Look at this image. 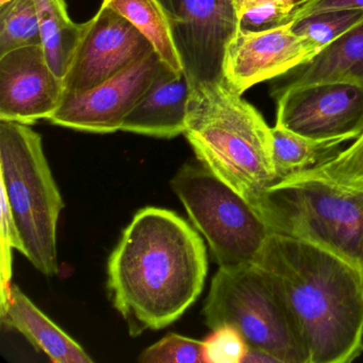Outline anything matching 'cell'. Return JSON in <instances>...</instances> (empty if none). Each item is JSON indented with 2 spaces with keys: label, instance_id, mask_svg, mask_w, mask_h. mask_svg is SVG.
Wrapping results in <instances>:
<instances>
[{
  "label": "cell",
  "instance_id": "cell-1",
  "mask_svg": "<svg viewBox=\"0 0 363 363\" xmlns=\"http://www.w3.org/2000/svg\"><path fill=\"white\" fill-rule=\"evenodd\" d=\"M107 288L133 337L159 330L197 301L208 273L199 231L171 210L138 211L110 255Z\"/></svg>",
  "mask_w": 363,
  "mask_h": 363
},
{
  "label": "cell",
  "instance_id": "cell-2",
  "mask_svg": "<svg viewBox=\"0 0 363 363\" xmlns=\"http://www.w3.org/2000/svg\"><path fill=\"white\" fill-rule=\"evenodd\" d=\"M255 264L267 272L294 314L309 363H350L363 352V280L333 252L271 233Z\"/></svg>",
  "mask_w": 363,
  "mask_h": 363
},
{
  "label": "cell",
  "instance_id": "cell-3",
  "mask_svg": "<svg viewBox=\"0 0 363 363\" xmlns=\"http://www.w3.org/2000/svg\"><path fill=\"white\" fill-rule=\"evenodd\" d=\"M184 135L201 164L252 208L277 184L271 127L224 78L192 82Z\"/></svg>",
  "mask_w": 363,
  "mask_h": 363
},
{
  "label": "cell",
  "instance_id": "cell-4",
  "mask_svg": "<svg viewBox=\"0 0 363 363\" xmlns=\"http://www.w3.org/2000/svg\"><path fill=\"white\" fill-rule=\"evenodd\" d=\"M254 210L272 233L333 252L363 280V189L289 178L269 186Z\"/></svg>",
  "mask_w": 363,
  "mask_h": 363
},
{
  "label": "cell",
  "instance_id": "cell-5",
  "mask_svg": "<svg viewBox=\"0 0 363 363\" xmlns=\"http://www.w3.org/2000/svg\"><path fill=\"white\" fill-rule=\"evenodd\" d=\"M0 174L22 254L44 275H56L57 227L65 203L42 137L30 125L0 121Z\"/></svg>",
  "mask_w": 363,
  "mask_h": 363
},
{
  "label": "cell",
  "instance_id": "cell-6",
  "mask_svg": "<svg viewBox=\"0 0 363 363\" xmlns=\"http://www.w3.org/2000/svg\"><path fill=\"white\" fill-rule=\"evenodd\" d=\"M210 329H237L248 348L262 350L279 363H309L301 327L273 278L256 264L220 267L212 278L203 309Z\"/></svg>",
  "mask_w": 363,
  "mask_h": 363
},
{
  "label": "cell",
  "instance_id": "cell-7",
  "mask_svg": "<svg viewBox=\"0 0 363 363\" xmlns=\"http://www.w3.org/2000/svg\"><path fill=\"white\" fill-rule=\"evenodd\" d=\"M171 188L218 267L256 263L272 233L239 193L201 164L184 165L171 180Z\"/></svg>",
  "mask_w": 363,
  "mask_h": 363
},
{
  "label": "cell",
  "instance_id": "cell-8",
  "mask_svg": "<svg viewBox=\"0 0 363 363\" xmlns=\"http://www.w3.org/2000/svg\"><path fill=\"white\" fill-rule=\"evenodd\" d=\"M192 82L222 79L225 50L239 29L233 0H159Z\"/></svg>",
  "mask_w": 363,
  "mask_h": 363
},
{
  "label": "cell",
  "instance_id": "cell-9",
  "mask_svg": "<svg viewBox=\"0 0 363 363\" xmlns=\"http://www.w3.org/2000/svg\"><path fill=\"white\" fill-rule=\"evenodd\" d=\"M276 126L315 141L347 142L363 133V86L322 82L275 97Z\"/></svg>",
  "mask_w": 363,
  "mask_h": 363
},
{
  "label": "cell",
  "instance_id": "cell-10",
  "mask_svg": "<svg viewBox=\"0 0 363 363\" xmlns=\"http://www.w3.org/2000/svg\"><path fill=\"white\" fill-rule=\"evenodd\" d=\"M150 42L124 16L101 4L84 23V33L65 74V94L103 84L154 52Z\"/></svg>",
  "mask_w": 363,
  "mask_h": 363
},
{
  "label": "cell",
  "instance_id": "cell-11",
  "mask_svg": "<svg viewBox=\"0 0 363 363\" xmlns=\"http://www.w3.org/2000/svg\"><path fill=\"white\" fill-rule=\"evenodd\" d=\"M160 63V57L154 52L94 88L65 94L48 122L101 135L121 130L147 92Z\"/></svg>",
  "mask_w": 363,
  "mask_h": 363
},
{
  "label": "cell",
  "instance_id": "cell-12",
  "mask_svg": "<svg viewBox=\"0 0 363 363\" xmlns=\"http://www.w3.org/2000/svg\"><path fill=\"white\" fill-rule=\"evenodd\" d=\"M318 52L310 40L295 33L293 22L261 31L238 29L225 50L223 77L243 95L310 62Z\"/></svg>",
  "mask_w": 363,
  "mask_h": 363
},
{
  "label": "cell",
  "instance_id": "cell-13",
  "mask_svg": "<svg viewBox=\"0 0 363 363\" xmlns=\"http://www.w3.org/2000/svg\"><path fill=\"white\" fill-rule=\"evenodd\" d=\"M65 96V82L50 69L43 46L0 56V121L30 126L48 121Z\"/></svg>",
  "mask_w": 363,
  "mask_h": 363
},
{
  "label": "cell",
  "instance_id": "cell-14",
  "mask_svg": "<svg viewBox=\"0 0 363 363\" xmlns=\"http://www.w3.org/2000/svg\"><path fill=\"white\" fill-rule=\"evenodd\" d=\"M192 82L184 71H174L161 61L158 72L121 131L173 139L184 135Z\"/></svg>",
  "mask_w": 363,
  "mask_h": 363
},
{
  "label": "cell",
  "instance_id": "cell-15",
  "mask_svg": "<svg viewBox=\"0 0 363 363\" xmlns=\"http://www.w3.org/2000/svg\"><path fill=\"white\" fill-rule=\"evenodd\" d=\"M322 82L363 86V21L329 44L310 62L276 78L271 96L275 99L290 89Z\"/></svg>",
  "mask_w": 363,
  "mask_h": 363
},
{
  "label": "cell",
  "instance_id": "cell-16",
  "mask_svg": "<svg viewBox=\"0 0 363 363\" xmlns=\"http://www.w3.org/2000/svg\"><path fill=\"white\" fill-rule=\"evenodd\" d=\"M1 323L22 333L54 363H92L93 359L73 337L39 309L20 286L12 284L9 301L0 307Z\"/></svg>",
  "mask_w": 363,
  "mask_h": 363
},
{
  "label": "cell",
  "instance_id": "cell-17",
  "mask_svg": "<svg viewBox=\"0 0 363 363\" xmlns=\"http://www.w3.org/2000/svg\"><path fill=\"white\" fill-rule=\"evenodd\" d=\"M42 46L54 73L65 78L76 48L84 33V24L69 18L65 0H35Z\"/></svg>",
  "mask_w": 363,
  "mask_h": 363
},
{
  "label": "cell",
  "instance_id": "cell-18",
  "mask_svg": "<svg viewBox=\"0 0 363 363\" xmlns=\"http://www.w3.org/2000/svg\"><path fill=\"white\" fill-rule=\"evenodd\" d=\"M103 4L131 23L150 42L167 67L174 71H184L169 18L159 0H103Z\"/></svg>",
  "mask_w": 363,
  "mask_h": 363
},
{
  "label": "cell",
  "instance_id": "cell-19",
  "mask_svg": "<svg viewBox=\"0 0 363 363\" xmlns=\"http://www.w3.org/2000/svg\"><path fill=\"white\" fill-rule=\"evenodd\" d=\"M274 138V167L277 182L298 175L337 156L341 141H315L286 130L272 128Z\"/></svg>",
  "mask_w": 363,
  "mask_h": 363
},
{
  "label": "cell",
  "instance_id": "cell-20",
  "mask_svg": "<svg viewBox=\"0 0 363 363\" xmlns=\"http://www.w3.org/2000/svg\"><path fill=\"white\" fill-rule=\"evenodd\" d=\"M42 45L35 0H0V56Z\"/></svg>",
  "mask_w": 363,
  "mask_h": 363
},
{
  "label": "cell",
  "instance_id": "cell-21",
  "mask_svg": "<svg viewBox=\"0 0 363 363\" xmlns=\"http://www.w3.org/2000/svg\"><path fill=\"white\" fill-rule=\"evenodd\" d=\"M293 177L312 178L345 188L363 189V133L352 145L330 160Z\"/></svg>",
  "mask_w": 363,
  "mask_h": 363
},
{
  "label": "cell",
  "instance_id": "cell-22",
  "mask_svg": "<svg viewBox=\"0 0 363 363\" xmlns=\"http://www.w3.org/2000/svg\"><path fill=\"white\" fill-rule=\"evenodd\" d=\"M363 21V10L324 12L293 22V29L307 38L318 52Z\"/></svg>",
  "mask_w": 363,
  "mask_h": 363
},
{
  "label": "cell",
  "instance_id": "cell-23",
  "mask_svg": "<svg viewBox=\"0 0 363 363\" xmlns=\"http://www.w3.org/2000/svg\"><path fill=\"white\" fill-rule=\"evenodd\" d=\"M201 340L169 333L140 354L142 363H203Z\"/></svg>",
  "mask_w": 363,
  "mask_h": 363
},
{
  "label": "cell",
  "instance_id": "cell-24",
  "mask_svg": "<svg viewBox=\"0 0 363 363\" xmlns=\"http://www.w3.org/2000/svg\"><path fill=\"white\" fill-rule=\"evenodd\" d=\"M203 363H243L248 345L241 333L224 325L203 340Z\"/></svg>",
  "mask_w": 363,
  "mask_h": 363
},
{
  "label": "cell",
  "instance_id": "cell-25",
  "mask_svg": "<svg viewBox=\"0 0 363 363\" xmlns=\"http://www.w3.org/2000/svg\"><path fill=\"white\" fill-rule=\"evenodd\" d=\"M12 248L23 252V243L14 224L13 216L5 195L1 194V303H7L11 295Z\"/></svg>",
  "mask_w": 363,
  "mask_h": 363
},
{
  "label": "cell",
  "instance_id": "cell-26",
  "mask_svg": "<svg viewBox=\"0 0 363 363\" xmlns=\"http://www.w3.org/2000/svg\"><path fill=\"white\" fill-rule=\"evenodd\" d=\"M339 10H363V0H307L303 5L293 9L286 18V23Z\"/></svg>",
  "mask_w": 363,
  "mask_h": 363
},
{
  "label": "cell",
  "instance_id": "cell-27",
  "mask_svg": "<svg viewBox=\"0 0 363 363\" xmlns=\"http://www.w3.org/2000/svg\"><path fill=\"white\" fill-rule=\"evenodd\" d=\"M233 3L238 18L255 8L269 6V7L277 8L288 16L295 8L294 0H233Z\"/></svg>",
  "mask_w": 363,
  "mask_h": 363
},
{
  "label": "cell",
  "instance_id": "cell-28",
  "mask_svg": "<svg viewBox=\"0 0 363 363\" xmlns=\"http://www.w3.org/2000/svg\"><path fill=\"white\" fill-rule=\"evenodd\" d=\"M306 1H307V0H294L295 7H298V6L303 5Z\"/></svg>",
  "mask_w": 363,
  "mask_h": 363
}]
</instances>
